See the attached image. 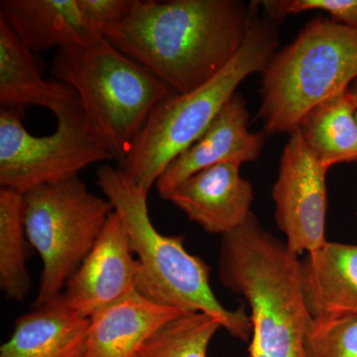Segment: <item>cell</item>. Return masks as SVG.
Instances as JSON below:
<instances>
[{
    "label": "cell",
    "mask_w": 357,
    "mask_h": 357,
    "mask_svg": "<svg viewBox=\"0 0 357 357\" xmlns=\"http://www.w3.org/2000/svg\"><path fill=\"white\" fill-rule=\"evenodd\" d=\"M258 6L241 0H134L128 16L102 34L174 93H190L229 64Z\"/></svg>",
    "instance_id": "1"
},
{
    "label": "cell",
    "mask_w": 357,
    "mask_h": 357,
    "mask_svg": "<svg viewBox=\"0 0 357 357\" xmlns=\"http://www.w3.org/2000/svg\"><path fill=\"white\" fill-rule=\"evenodd\" d=\"M299 256L263 229L252 213L222 236L218 276L250 307V357H305L312 318L300 280Z\"/></svg>",
    "instance_id": "2"
},
{
    "label": "cell",
    "mask_w": 357,
    "mask_h": 357,
    "mask_svg": "<svg viewBox=\"0 0 357 357\" xmlns=\"http://www.w3.org/2000/svg\"><path fill=\"white\" fill-rule=\"evenodd\" d=\"M96 183L126 225L139 262L136 292L162 306L211 314L232 337L248 342L252 325L245 309L230 311L218 302L211 287L210 266L188 252L184 236H164L155 229L148 211L149 192L110 165L98 168Z\"/></svg>",
    "instance_id": "3"
},
{
    "label": "cell",
    "mask_w": 357,
    "mask_h": 357,
    "mask_svg": "<svg viewBox=\"0 0 357 357\" xmlns=\"http://www.w3.org/2000/svg\"><path fill=\"white\" fill-rule=\"evenodd\" d=\"M51 74L76 91L89 136L119 164L154 107L175 93L105 36L59 50Z\"/></svg>",
    "instance_id": "4"
},
{
    "label": "cell",
    "mask_w": 357,
    "mask_h": 357,
    "mask_svg": "<svg viewBox=\"0 0 357 357\" xmlns=\"http://www.w3.org/2000/svg\"><path fill=\"white\" fill-rule=\"evenodd\" d=\"M276 23L256 15L243 46L217 76L152 110L119 169L149 192L167 167L201 137L246 77L264 72L278 48Z\"/></svg>",
    "instance_id": "5"
},
{
    "label": "cell",
    "mask_w": 357,
    "mask_h": 357,
    "mask_svg": "<svg viewBox=\"0 0 357 357\" xmlns=\"http://www.w3.org/2000/svg\"><path fill=\"white\" fill-rule=\"evenodd\" d=\"M258 117L266 135L293 132L307 112L357 79V30L316 17L263 72Z\"/></svg>",
    "instance_id": "6"
},
{
    "label": "cell",
    "mask_w": 357,
    "mask_h": 357,
    "mask_svg": "<svg viewBox=\"0 0 357 357\" xmlns=\"http://www.w3.org/2000/svg\"><path fill=\"white\" fill-rule=\"evenodd\" d=\"M114 211L79 177L23 192L26 236L43 264L34 306L63 292Z\"/></svg>",
    "instance_id": "7"
},
{
    "label": "cell",
    "mask_w": 357,
    "mask_h": 357,
    "mask_svg": "<svg viewBox=\"0 0 357 357\" xmlns=\"http://www.w3.org/2000/svg\"><path fill=\"white\" fill-rule=\"evenodd\" d=\"M22 112L0 109V185L25 192L79 177L84 168L110 161L84 126L82 105L57 116L55 132L34 136L26 130Z\"/></svg>",
    "instance_id": "8"
},
{
    "label": "cell",
    "mask_w": 357,
    "mask_h": 357,
    "mask_svg": "<svg viewBox=\"0 0 357 357\" xmlns=\"http://www.w3.org/2000/svg\"><path fill=\"white\" fill-rule=\"evenodd\" d=\"M326 172L299 129L289 134L272 198L279 229L285 234L289 249L298 256L314 252L328 243Z\"/></svg>",
    "instance_id": "9"
},
{
    "label": "cell",
    "mask_w": 357,
    "mask_h": 357,
    "mask_svg": "<svg viewBox=\"0 0 357 357\" xmlns=\"http://www.w3.org/2000/svg\"><path fill=\"white\" fill-rule=\"evenodd\" d=\"M138 274L139 262L131 249L128 230L114 211L59 298L70 311L89 319L135 292Z\"/></svg>",
    "instance_id": "10"
},
{
    "label": "cell",
    "mask_w": 357,
    "mask_h": 357,
    "mask_svg": "<svg viewBox=\"0 0 357 357\" xmlns=\"http://www.w3.org/2000/svg\"><path fill=\"white\" fill-rule=\"evenodd\" d=\"M245 98L234 93L196 142L167 167L156 182L165 199L188 178L222 163L241 165L259 158L265 145L264 131L251 132Z\"/></svg>",
    "instance_id": "11"
},
{
    "label": "cell",
    "mask_w": 357,
    "mask_h": 357,
    "mask_svg": "<svg viewBox=\"0 0 357 357\" xmlns=\"http://www.w3.org/2000/svg\"><path fill=\"white\" fill-rule=\"evenodd\" d=\"M239 168L234 163L208 167L188 178L166 199L204 231L225 236L251 213L252 184L241 177Z\"/></svg>",
    "instance_id": "12"
},
{
    "label": "cell",
    "mask_w": 357,
    "mask_h": 357,
    "mask_svg": "<svg viewBox=\"0 0 357 357\" xmlns=\"http://www.w3.org/2000/svg\"><path fill=\"white\" fill-rule=\"evenodd\" d=\"M0 16L33 53L86 46L103 36L79 0H1Z\"/></svg>",
    "instance_id": "13"
},
{
    "label": "cell",
    "mask_w": 357,
    "mask_h": 357,
    "mask_svg": "<svg viewBox=\"0 0 357 357\" xmlns=\"http://www.w3.org/2000/svg\"><path fill=\"white\" fill-rule=\"evenodd\" d=\"M185 314L135 291L89 319L84 357H136L161 326Z\"/></svg>",
    "instance_id": "14"
},
{
    "label": "cell",
    "mask_w": 357,
    "mask_h": 357,
    "mask_svg": "<svg viewBox=\"0 0 357 357\" xmlns=\"http://www.w3.org/2000/svg\"><path fill=\"white\" fill-rule=\"evenodd\" d=\"M299 271L312 319L357 316V245L328 241L300 260Z\"/></svg>",
    "instance_id": "15"
},
{
    "label": "cell",
    "mask_w": 357,
    "mask_h": 357,
    "mask_svg": "<svg viewBox=\"0 0 357 357\" xmlns=\"http://www.w3.org/2000/svg\"><path fill=\"white\" fill-rule=\"evenodd\" d=\"M30 105L44 107L57 117L81 102L70 84L43 79L33 52L0 16V107L22 110Z\"/></svg>",
    "instance_id": "16"
},
{
    "label": "cell",
    "mask_w": 357,
    "mask_h": 357,
    "mask_svg": "<svg viewBox=\"0 0 357 357\" xmlns=\"http://www.w3.org/2000/svg\"><path fill=\"white\" fill-rule=\"evenodd\" d=\"M89 326L57 296L16 319L0 357H84Z\"/></svg>",
    "instance_id": "17"
},
{
    "label": "cell",
    "mask_w": 357,
    "mask_h": 357,
    "mask_svg": "<svg viewBox=\"0 0 357 357\" xmlns=\"http://www.w3.org/2000/svg\"><path fill=\"white\" fill-rule=\"evenodd\" d=\"M298 129L326 170L357 161V121L349 88L314 107Z\"/></svg>",
    "instance_id": "18"
},
{
    "label": "cell",
    "mask_w": 357,
    "mask_h": 357,
    "mask_svg": "<svg viewBox=\"0 0 357 357\" xmlns=\"http://www.w3.org/2000/svg\"><path fill=\"white\" fill-rule=\"evenodd\" d=\"M23 217V194L0 188V288L7 299L22 302L31 290L28 246Z\"/></svg>",
    "instance_id": "19"
},
{
    "label": "cell",
    "mask_w": 357,
    "mask_h": 357,
    "mask_svg": "<svg viewBox=\"0 0 357 357\" xmlns=\"http://www.w3.org/2000/svg\"><path fill=\"white\" fill-rule=\"evenodd\" d=\"M220 319L206 312H189L169 321L153 333L136 357H208Z\"/></svg>",
    "instance_id": "20"
},
{
    "label": "cell",
    "mask_w": 357,
    "mask_h": 357,
    "mask_svg": "<svg viewBox=\"0 0 357 357\" xmlns=\"http://www.w3.org/2000/svg\"><path fill=\"white\" fill-rule=\"evenodd\" d=\"M305 357H357V316L312 319Z\"/></svg>",
    "instance_id": "21"
},
{
    "label": "cell",
    "mask_w": 357,
    "mask_h": 357,
    "mask_svg": "<svg viewBox=\"0 0 357 357\" xmlns=\"http://www.w3.org/2000/svg\"><path fill=\"white\" fill-rule=\"evenodd\" d=\"M267 18L276 23L290 14L307 10H321L331 20L357 30V0H272L261 1Z\"/></svg>",
    "instance_id": "22"
},
{
    "label": "cell",
    "mask_w": 357,
    "mask_h": 357,
    "mask_svg": "<svg viewBox=\"0 0 357 357\" xmlns=\"http://www.w3.org/2000/svg\"><path fill=\"white\" fill-rule=\"evenodd\" d=\"M133 2L134 0H79L83 13L102 34L128 16Z\"/></svg>",
    "instance_id": "23"
},
{
    "label": "cell",
    "mask_w": 357,
    "mask_h": 357,
    "mask_svg": "<svg viewBox=\"0 0 357 357\" xmlns=\"http://www.w3.org/2000/svg\"><path fill=\"white\" fill-rule=\"evenodd\" d=\"M349 93H351L352 102H354V114L357 121V79L349 86Z\"/></svg>",
    "instance_id": "24"
}]
</instances>
